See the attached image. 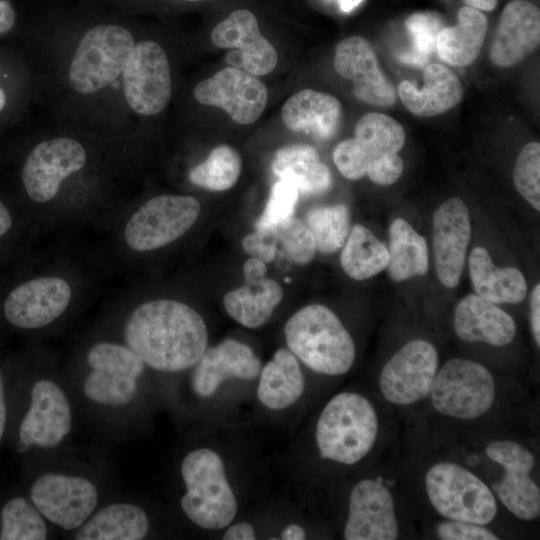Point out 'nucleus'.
<instances>
[{"instance_id": "f03ea898", "label": "nucleus", "mask_w": 540, "mask_h": 540, "mask_svg": "<svg viewBox=\"0 0 540 540\" xmlns=\"http://www.w3.org/2000/svg\"><path fill=\"white\" fill-rule=\"evenodd\" d=\"M405 140V131L395 119L382 113H367L358 120L355 137L336 146L333 160L347 179L368 175L376 184L391 185L403 172L398 152Z\"/></svg>"}, {"instance_id": "58836bf2", "label": "nucleus", "mask_w": 540, "mask_h": 540, "mask_svg": "<svg viewBox=\"0 0 540 540\" xmlns=\"http://www.w3.org/2000/svg\"><path fill=\"white\" fill-rule=\"evenodd\" d=\"M138 389V378L93 370L83 383V392L92 402L119 407L132 401Z\"/></svg>"}, {"instance_id": "5fc2aeb1", "label": "nucleus", "mask_w": 540, "mask_h": 540, "mask_svg": "<svg viewBox=\"0 0 540 540\" xmlns=\"http://www.w3.org/2000/svg\"><path fill=\"white\" fill-rule=\"evenodd\" d=\"M466 3V6L473 7L482 11H491L493 10L498 0H463Z\"/></svg>"}, {"instance_id": "7ed1b4c3", "label": "nucleus", "mask_w": 540, "mask_h": 540, "mask_svg": "<svg viewBox=\"0 0 540 540\" xmlns=\"http://www.w3.org/2000/svg\"><path fill=\"white\" fill-rule=\"evenodd\" d=\"M288 349L311 370L330 376L347 373L354 364V341L338 316L322 304L295 312L284 327Z\"/></svg>"}, {"instance_id": "4c0bfd02", "label": "nucleus", "mask_w": 540, "mask_h": 540, "mask_svg": "<svg viewBox=\"0 0 540 540\" xmlns=\"http://www.w3.org/2000/svg\"><path fill=\"white\" fill-rule=\"evenodd\" d=\"M48 529L35 505L23 497L11 498L1 512V540H44Z\"/></svg>"}, {"instance_id": "72a5a7b5", "label": "nucleus", "mask_w": 540, "mask_h": 540, "mask_svg": "<svg viewBox=\"0 0 540 540\" xmlns=\"http://www.w3.org/2000/svg\"><path fill=\"white\" fill-rule=\"evenodd\" d=\"M389 260L387 246L368 228L355 224L342 246L340 264L353 280H367L386 269Z\"/></svg>"}, {"instance_id": "49530a36", "label": "nucleus", "mask_w": 540, "mask_h": 540, "mask_svg": "<svg viewBox=\"0 0 540 540\" xmlns=\"http://www.w3.org/2000/svg\"><path fill=\"white\" fill-rule=\"evenodd\" d=\"M530 324L534 340L540 345V284L537 283L530 294Z\"/></svg>"}, {"instance_id": "603ef678", "label": "nucleus", "mask_w": 540, "mask_h": 540, "mask_svg": "<svg viewBox=\"0 0 540 540\" xmlns=\"http://www.w3.org/2000/svg\"><path fill=\"white\" fill-rule=\"evenodd\" d=\"M305 538L306 533L304 529L297 524L288 525L281 532V539L284 540H302Z\"/></svg>"}, {"instance_id": "79ce46f5", "label": "nucleus", "mask_w": 540, "mask_h": 540, "mask_svg": "<svg viewBox=\"0 0 540 540\" xmlns=\"http://www.w3.org/2000/svg\"><path fill=\"white\" fill-rule=\"evenodd\" d=\"M288 255L297 265L309 264L316 253V243L307 224L294 216L271 229Z\"/></svg>"}, {"instance_id": "cd10ccee", "label": "nucleus", "mask_w": 540, "mask_h": 540, "mask_svg": "<svg viewBox=\"0 0 540 540\" xmlns=\"http://www.w3.org/2000/svg\"><path fill=\"white\" fill-rule=\"evenodd\" d=\"M278 179L291 182L299 194L315 196L331 187V174L317 150L307 144H290L279 149L271 165Z\"/></svg>"}, {"instance_id": "39448f33", "label": "nucleus", "mask_w": 540, "mask_h": 540, "mask_svg": "<svg viewBox=\"0 0 540 540\" xmlns=\"http://www.w3.org/2000/svg\"><path fill=\"white\" fill-rule=\"evenodd\" d=\"M181 475L186 487L180 504L190 521L201 528L221 529L237 512L220 456L211 449H196L185 456Z\"/></svg>"}, {"instance_id": "37998d69", "label": "nucleus", "mask_w": 540, "mask_h": 540, "mask_svg": "<svg viewBox=\"0 0 540 540\" xmlns=\"http://www.w3.org/2000/svg\"><path fill=\"white\" fill-rule=\"evenodd\" d=\"M299 191L291 182L279 179L271 187L265 208L255 223L256 229H272L293 216Z\"/></svg>"}, {"instance_id": "f3484780", "label": "nucleus", "mask_w": 540, "mask_h": 540, "mask_svg": "<svg viewBox=\"0 0 540 540\" xmlns=\"http://www.w3.org/2000/svg\"><path fill=\"white\" fill-rule=\"evenodd\" d=\"M433 252L437 276L447 288L458 286L471 240L469 210L459 197L444 201L433 213Z\"/></svg>"}, {"instance_id": "6ab92c4d", "label": "nucleus", "mask_w": 540, "mask_h": 540, "mask_svg": "<svg viewBox=\"0 0 540 540\" xmlns=\"http://www.w3.org/2000/svg\"><path fill=\"white\" fill-rule=\"evenodd\" d=\"M398 535V521L389 489L378 480L358 482L349 497L344 539L394 540Z\"/></svg>"}, {"instance_id": "8fccbe9b", "label": "nucleus", "mask_w": 540, "mask_h": 540, "mask_svg": "<svg viewBox=\"0 0 540 540\" xmlns=\"http://www.w3.org/2000/svg\"><path fill=\"white\" fill-rule=\"evenodd\" d=\"M15 12L8 0H0V34L9 31L15 23Z\"/></svg>"}, {"instance_id": "dca6fc26", "label": "nucleus", "mask_w": 540, "mask_h": 540, "mask_svg": "<svg viewBox=\"0 0 540 540\" xmlns=\"http://www.w3.org/2000/svg\"><path fill=\"white\" fill-rule=\"evenodd\" d=\"M84 147L72 138H55L39 143L28 155L22 182L27 195L35 202L53 199L62 181L83 168Z\"/></svg>"}, {"instance_id": "412c9836", "label": "nucleus", "mask_w": 540, "mask_h": 540, "mask_svg": "<svg viewBox=\"0 0 540 540\" xmlns=\"http://www.w3.org/2000/svg\"><path fill=\"white\" fill-rule=\"evenodd\" d=\"M71 288L59 277H40L14 288L4 303L9 323L23 329L46 326L60 317L69 305Z\"/></svg>"}, {"instance_id": "423d86ee", "label": "nucleus", "mask_w": 540, "mask_h": 540, "mask_svg": "<svg viewBox=\"0 0 540 540\" xmlns=\"http://www.w3.org/2000/svg\"><path fill=\"white\" fill-rule=\"evenodd\" d=\"M134 46L132 34L122 26L105 24L89 29L72 58L70 85L84 95L102 90L122 74Z\"/></svg>"}, {"instance_id": "13d9d810", "label": "nucleus", "mask_w": 540, "mask_h": 540, "mask_svg": "<svg viewBox=\"0 0 540 540\" xmlns=\"http://www.w3.org/2000/svg\"><path fill=\"white\" fill-rule=\"evenodd\" d=\"M184 1H191V2H194V1H200V0H184Z\"/></svg>"}, {"instance_id": "5701e85b", "label": "nucleus", "mask_w": 540, "mask_h": 540, "mask_svg": "<svg viewBox=\"0 0 540 540\" xmlns=\"http://www.w3.org/2000/svg\"><path fill=\"white\" fill-rule=\"evenodd\" d=\"M540 42V11L525 0H513L503 9L490 48L491 61L510 67L531 54Z\"/></svg>"}, {"instance_id": "6e6552de", "label": "nucleus", "mask_w": 540, "mask_h": 540, "mask_svg": "<svg viewBox=\"0 0 540 540\" xmlns=\"http://www.w3.org/2000/svg\"><path fill=\"white\" fill-rule=\"evenodd\" d=\"M430 395L438 412L456 419L471 420L485 414L493 405L495 381L482 364L452 358L437 371Z\"/></svg>"}, {"instance_id": "0eeeda50", "label": "nucleus", "mask_w": 540, "mask_h": 540, "mask_svg": "<svg viewBox=\"0 0 540 540\" xmlns=\"http://www.w3.org/2000/svg\"><path fill=\"white\" fill-rule=\"evenodd\" d=\"M425 487L434 509L447 519L487 525L497 514L490 488L461 465H433L425 475Z\"/></svg>"}, {"instance_id": "ddd939ff", "label": "nucleus", "mask_w": 540, "mask_h": 540, "mask_svg": "<svg viewBox=\"0 0 540 540\" xmlns=\"http://www.w3.org/2000/svg\"><path fill=\"white\" fill-rule=\"evenodd\" d=\"M194 97L200 104L223 109L235 123L247 125L264 112L268 91L256 76L229 66L199 82Z\"/></svg>"}, {"instance_id": "3c124183", "label": "nucleus", "mask_w": 540, "mask_h": 540, "mask_svg": "<svg viewBox=\"0 0 540 540\" xmlns=\"http://www.w3.org/2000/svg\"><path fill=\"white\" fill-rule=\"evenodd\" d=\"M7 422V408L5 400V389L2 373L0 371V440L2 439Z\"/></svg>"}, {"instance_id": "6e6d98bb", "label": "nucleus", "mask_w": 540, "mask_h": 540, "mask_svg": "<svg viewBox=\"0 0 540 540\" xmlns=\"http://www.w3.org/2000/svg\"><path fill=\"white\" fill-rule=\"evenodd\" d=\"M363 0H337L343 12H350L361 4Z\"/></svg>"}, {"instance_id": "de8ad7c7", "label": "nucleus", "mask_w": 540, "mask_h": 540, "mask_svg": "<svg viewBox=\"0 0 540 540\" xmlns=\"http://www.w3.org/2000/svg\"><path fill=\"white\" fill-rule=\"evenodd\" d=\"M266 264L256 258H249L243 264V274L246 283L258 282L266 278Z\"/></svg>"}, {"instance_id": "f704fd0d", "label": "nucleus", "mask_w": 540, "mask_h": 540, "mask_svg": "<svg viewBox=\"0 0 540 540\" xmlns=\"http://www.w3.org/2000/svg\"><path fill=\"white\" fill-rule=\"evenodd\" d=\"M305 223L312 232L316 249L331 254L344 245L351 229V214L343 204L314 207L306 213Z\"/></svg>"}, {"instance_id": "4be33fe9", "label": "nucleus", "mask_w": 540, "mask_h": 540, "mask_svg": "<svg viewBox=\"0 0 540 540\" xmlns=\"http://www.w3.org/2000/svg\"><path fill=\"white\" fill-rule=\"evenodd\" d=\"M261 371V361L250 346L226 339L206 349L192 373L194 392L203 398L213 395L227 379L252 380Z\"/></svg>"}, {"instance_id": "4d7b16f0", "label": "nucleus", "mask_w": 540, "mask_h": 540, "mask_svg": "<svg viewBox=\"0 0 540 540\" xmlns=\"http://www.w3.org/2000/svg\"><path fill=\"white\" fill-rule=\"evenodd\" d=\"M6 104V96L2 88H0V112L4 109Z\"/></svg>"}, {"instance_id": "aec40b11", "label": "nucleus", "mask_w": 540, "mask_h": 540, "mask_svg": "<svg viewBox=\"0 0 540 540\" xmlns=\"http://www.w3.org/2000/svg\"><path fill=\"white\" fill-rule=\"evenodd\" d=\"M334 69L353 83V93L360 101L387 107L396 101V92L383 74L371 44L361 36L340 41L335 49Z\"/></svg>"}, {"instance_id": "2f4dec72", "label": "nucleus", "mask_w": 540, "mask_h": 540, "mask_svg": "<svg viewBox=\"0 0 540 540\" xmlns=\"http://www.w3.org/2000/svg\"><path fill=\"white\" fill-rule=\"evenodd\" d=\"M282 287L273 279L246 283L223 297L228 315L247 328H257L266 323L283 298Z\"/></svg>"}, {"instance_id": "a19ab883", "label": "nucleus", "mask_w": 540, "mask_h": 540, "mask_svg": "<svg viewBox=\"0 0 540 540\" xmlns=\"http://www.w3.org/2000/svg\"><path fill=\"white\" fill-rule=\"evenodd\" d=\"M513 181L518 193L536 210L540 211V144L527 143L520 151Z\"/></svg>"}, {"instance_id": "20e7f679", "label": "nucleus", "mask_w": 540, "mask_h": 540, "mask_svg": "<svg viewBox=\"0 0 540 540\" xmlns=\"http://www.w3.org/2000/svg\"><path fill=\"white\" fill-rule=\"evenodd\" d=\"M378 434V418L364 396L342 392L323 409L316 426V443L324 459L352 465L372 449Z\"/></svg>"}, {"instance_id": "b1692460", "label": "nucleus", "mask_w": 540, "mask_h": 540, "mask_svg": "<svg viewBox=\"0 0 540 540\" xmlns=\"http://www.w3.org/2000/svg\"><path fill=\"white\" fill-rule=\"evenodd\" d=\"M454 329L467 342L496 347L510 344L516 334L514 319L503 309L477 294L462 298L454 311Z\"/></svg>"}, {"instance_id": "bb28decb", "label": "nucleus", "mask_w": 540, "mask_h": 540, "mask_svg": "<svg viewBox=\"0 0 540 540\" xmlns=\"http://www.w3.org/2000/svg\"><path fill=\"white\" fill-rule=\"evenodd\" d=\"M468 267L473 288L481 298L494 304H518L525 299L527 283L522 272L495 266L484 247L472 249Z\"/></svg>"}, {"instance_id": "f257e3e1", "label": "nucleus", "mask_w": 540, "mask_h": 540, "mask_svg": "<svg viewBox=\"0 0 540 540\" xmlns=\"http://www.w3.org/2000/svg\"><path fill=\"white\" fill-rule=\"evenodd\" d=\"M124 337L145 365L167 373L195 366L208 343L201 315L187 304L170 299L138 306L126 321Z\"/></svg>"}, {"instance_id": "09e8293b", "label": "nucleus", "mask_w": 540, "mask_h": 540, "mask_svg": "<svg viewBox=\"0 0 540 540\" xmlns=\"http://www.w3.org/2000/svg\"><path fill=\"white\" fill-rule=\"evenodd\" d=\"M224 540H253L255 531L247 522L237 523L230 526L223 536Z\"/></svg>"}, {"instance_id": "9b49d317", "label": "nucleus", "mask_w": 540, "mask_h": 540, "mask_svg": "<svg viewBox=\"0 0 540 540\" xmlns=\"http://www.w3.org/2000/svg\"><path fill=\"white\" fill-rule=\"evenodd\" d=\"M122 77L124 96L133 111L152 116L166 108L172 81L167 55L158 43L135 44Z\"/></svg>"}, {"instance_id": "9d476101", "label": "nucleus", "mask_w": 540, "mask_h": 540, "mask_svg": "<svg viewBox=\"0 0 540 540\" xmlns=\"http://www.w3.org/2000/svg\"><path fill=\"white\" fill-rule=\"evenodd\" d=\"M30 498L45 519L61 529L76 530L95 511L98 491L87 478L50 472L34 480Z\"/></svg>"}, {"instance_id": "a878e982", "label": "nucleus", "mask_w": 540, "mask_h": 540, "mask_svg": "<svg viewBox=\"0 0 540 540\" xmlns=\"http://www.w3.org/2000/svg\"><path fill=\"white\" fill-rule=\"evenodd\" d=\"M424 86L418 89L409 81H402L398 93L404 106L414 115L435 116L456 106L462 99L463 87L456 74L448 67L433 63L423 71Z\"/></svg>"}, {"instance_id": "c756f323", "label": "nucleus", "mask_w": 540, "mask_h": 540, "mask_svg": "<svg viewBox=\"0 0 540 540\" xmlns=\"http://www.w3.org/2000/svg\"><path fill=\"white\" fill-rule=\"evenodd\" d=\"M304 388L297 358L289 349H279L260 371L257 396L265 407L282 410L294 404Z\"/></svg>"}, {"instance_id": "393cba45", "label": "nucleus", "mask_w": 540, "mask_h": 540, "mask_svg": "<svg viewBox=\"0 0 540 540\" xmlns=\"http://www.w3.org/2000/svg\"><path fill=\"white\" fill-rule=\"evenodd\" d=\"M281 117L292 131L328 140L340 126L342 106L330 94L304 89L288 98L282 107Z\"/></svg>"}, {"instance_id": "c03bdc74", "label": "nucleus", "mask_w": 540, "mask_h": 540, "mask_svg": "<svg viewBox=\"0 0 540 540\" xmlns=\"http://www.w3.org/2000/svg\"><path fill=\"white\" fill-rule=\"evenodd\" d=\"M442 540H497L498 536L484 525L466 521L450 520L441 522L436 528Z\"/></svg>"}, {"instance_id": "473e14b6", "label": "nucleus", "mask_w": 540, "mask_h": 540, "mask_svg": "<svg viewBox=\"0 0 540 540\" xmlns=\"http://www.w3.org/2000/svg\"><path fill=\"white\" fill-rule=\"evenodd\" d=\"M389 260L387 272L395 282L424 276L429 268V254L425 238L405 219L396 218L389 226Z\"/></svg>"}, {"instance_id": "f8f14e48", "label": "nucleus", "mask_w": 540, "mask_h": 540, "mask_svg": "<svg viewBox=\"0 0 540 540\" xmlns=\"http://www.w3.org/2000/svg\"><path fill=\"white\" fill-rule=\"evenodd\" d=\"M439 357L435 346L423 339L403 345L384 365L379 386L391 403L408 405L430 394L438 371Z\"/></svg>"}, {"instance_id": "2eb2a0df", "label": "nucleus", "mask_w": 540, "mask_h": 540, "mask_svg": "<svg viewBox=\"0 0 540 540\" xmlns=\"http://www.w3.org/2000/svg\"><path fill=\"white\" fill-rule=\"evenodd\" d=\"M213 44L230 49L226 63L254 76L269 74L276 67L278 56L274 46L261 34L255 15L238 9L219 22L211 32Z\"/></svg>"}, {"instance_id": "c9c22d12", "label": "nucleus", "mask_w": 540, "mask_h": 540, "mask_svg": "<svg viewBox=\"0 0 540 540\" xmlns=\"http://www.w3.org/2000/svg\"><path fill=\"white\" fill-rule=\"evenodd\" d=\"M241 173L239 153L229 145L215 147L207 159L189 173L190 181L207 190L225 191L235 185Z\"/></svg>"}, {"instance_id": "c85d7f7f", "label": "nucleus", "mask_w": 540, "mask_h": 540, "mask_svg": "<svg viewBox=\"0 0 540 540\" xmlns=\"http://www.w3.org/2000/svg\"><path fill=\"white\" fill-rule=\"evenodd\" d=\"M149 530L146 512L131 503H112L104 506L78 528L76 540H139Z\"/></svg>"}, {"instance_id": "a18cd8bd", "label": "nucleus", "mask_w": 540, "mask_h": 540, "mask_svg": "<svg viewBox=\"0 0 540 540\" xmlns=\"http://www.w3.org/2000/svg\"><path fill=\"white\" fill-rule=\"evenodd\" d=\"M242 247L251 257L268 264L276 257L277 240L271 229H256L243 238Z\"/></svg>"}, {"instance_id": "e433bc0d", "label": "nucleus", "mask_w": 540, "mask_h": 540, "mask_svg": "<svg viewBox=\"0 0 540 540\" xmlns=\"http://www.w3.org/2000/svg\"><path fill=\"white\" fill-rule=\"evenodd\" d=\"M410 45L398 54L399 60L417 68L427 66L429 57L436 50L438 34L443 20L435 12H418L406 20Z\"/></svg>"}, {"instance_id": "4468645a", "label": "nucleus", "mask_w": 540, "mask_h": 540, "mask_svg": "<svg viewBox=\"0 0 540 540\" xmlns=\"http://www.w3.org/2000/svg\"><path fill=\"white\" fill-rule=\"evenodd\" d=\"M485 452L505 470L503 478L495 485L502 504L520 520L539 518L540 490L530 477L535 465L531 451L515 441L500 440L488 444Z\"/></svg>"}, {"instance_id": "7c9ffc66", "label": "nucleus", "mask_w": 540, "mask_h": 540, "mask_svg": "<svg viewBox=\"0 0 540 540\" xmlns=\"http://www.w3.org/2000/svg\"><path fill=\"white\" fill-rule=\"evenodd\" d=\"M458 24L443 27L438 34L436 51L444 62L452 66L470 65L482 48L488 23L478 9L464 6L458 11Z\"/></svg>"}, {"instance_id": "1a4fd4ad", "label": "nucleus", "mask_w": 540, "mask_h": 540, "mask_svg": "<svg viewBox=\"0 0 540 540\" xmlns=\"http://www.w3.org/2000/svg\"><path fill=\"white\" fill-rule=\"evenodd\" d=\"M200 210V203L192 196H156L131 216L124 230L125 241L141 252L163 247L185 234Z\"/></svg>"}, {"instance_id": "864d4df0", "label": "nucleus", "mask_w": 540, "mask_h": 540, "mask_svg": "<svg viewBox=\"0 0 540 540\" xmlns=\"http://www.w3.org/2000/svg\"><path fill=\"white\" fill-rule=\"evenodd\" d=\"M12 225L11 215L6 206L0 201V236L4 235Z\"/></svg>"}, {"instance_id": "a211bd4d", "label": "nucleus", "mask_w": 540, "mask_h": 540, "mask_svg": "<svg viewBox=\"0 0 540 540\" xmlns=\"http://www.w3.org/2000/svg\"><path fill=\"white\" fill-rule=\"evenodd\" d=\"M72 410L63 389L50 379H40L31 389L30 405L20 427L26 446L54 448L69 434Z\"/></svg>"}, {"instance_id": "ea45409f", "label": "nucleus", "mask_w": 540, "mask_h": 540, "mask_svg": "<svg viewBox=\"0 0 540 540\" xmlns=\"http://www.w3.org/2000/svg\"><path fill=\"white\" fill-rule=\"evenodd\" d=\"M87 363L93 370L140 378L145 370L143 360L128 346L100 342L87 354Z\"/></svg>"}]
</instances>
